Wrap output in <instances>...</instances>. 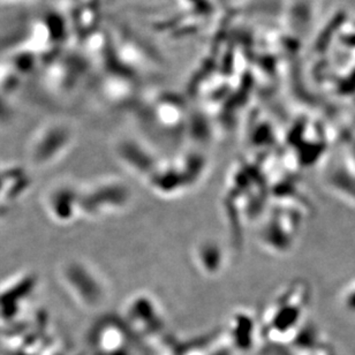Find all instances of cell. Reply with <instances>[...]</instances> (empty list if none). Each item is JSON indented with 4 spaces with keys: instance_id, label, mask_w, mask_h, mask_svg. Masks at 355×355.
I'll list each match as a JSON object with an SVG mask.
<instances>
[{
    "instance_id": "6da1fadb",
    "label": "cell",
    "mask_w": 355,
    "mask_h": 355,
    "mask_svg": "<svg viewBox=\"0 0 355 355\" xmlns=\"http://www.w3.org/2000/svg\"><path fill=\"white\" fill-rule=\"evenodd\" d=\"M132 201L130 186L116 177H104L80 186L83 218L103 219L119 215Z\"/></svg>"
},
{
    "instance_id": "7a4b0ae2",
    "label": "cell",
    "mask_w": 355,
    "mask_h": 355,
    "mask_svg": "<svg viewBox=\"0 0 355 355\" xmlns=\"http://www.w3.org/2000/svg\"><path fill=\"white\" fill-rule=\"evenodd\" d=\"M62 287L76 304L87 309H95L109 299V286L102 273L86 261H66L59 268Z\"/></svg>"
},
{
    "instance_id": "3957f363",
    "label": "cell",
    "mask_w": 355,
    "mask_h": 355,
    "mask_svg": "<svg viewBox=\"0 0 355 355\" xmlns=\"http://www.w3.org/2000/svg\"><path fill=\"white\" fill-rule=\"evenodd\" d=\"M45 209L57 224L67 225L81 216L80 186L69 181H58L52 184L45 196Z\"/></svg>"
},
{
    "instance_id": "277c9868",
    "label": "cell",
    "mask_w": 355,
    "mask_h": 355,
    "mask_svg": "<svg viewBox=\"0 0 355 355\" xmlns=\"http://www.w3.org/2000/svg\"><path fill=\"white\" fill-rule=\"evenodd\" d=\"M74 135L69 127L62 123L45 127L41 132V137L36 139V153L35 163L41 166L58 163L62 157H65L72 147Z\"/></svg>"
}]
</instances>
